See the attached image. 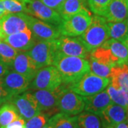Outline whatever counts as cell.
<instances>
[{
  "label": "cell",
  "instance_id": "cell-1",
  "mask_svg": "<svg viewBox=\"0 0 128 128\" xmlns=\"http://www.w3.org/2000/svg\"><path fill=\"white\" fill-rule=\"evenodd\" d=\"M54 65L59 71L63 83L70 85L78 81L90 71L89 60L76 56H69L56 52Z\"/></svg>",
  "mask_w": 128,
  "mask_h": 128
},
{
  "label": "cell",
  "instance_id": "cell-2",
  "mask_svg": "<svg viewBox=\"0 0 128 128\" xmlns=\"http://www.w3.org/2000/svg\"><path fill=\"white\" fill-rule=\"evenodd\" d=\"M90 53L101 46L110 38L108 22L105 17L95 15L86 31L79 36Z\"/></svg>",
  "mask_w": 128,
  "mask_h": 128
},
{
  "label": "cell",
  "instance_id": "cell-3",
  "mask_svg": "<svg viewBox=\"0 0 128 128\" xmlns=\"http://www.w3.org/2000/svg\"><path fill=\"white\" fill-rule=\"evenodd\" d=\"M92 18L91 14L86 8L68 18H64L58 28L62 36H79L90 25Z\"/></svg>",
  "mask_w": 128,
  "mask_h": 128
},
{
  "label": "cell",
  "instance_id": "cell-4",
  "mask_svg": "<svg viewBox=\"0 0 128 128\" xmlns=\"http://www.w3.org/2000/svg\"><path fill=\"white\" fill-rule=\"evenodd\" d=\"M110 81V78L100 77L89 71L78 81L68 86L70 90L80 96H90L105 90Z\"/></svg>",
  "mask_w": 128,
  "mask_h": 128
},
{
  "label": "cell",
  "instance_id": "cell-5",
  "mask_svg": "<svg viewBox=\"0 0 128 128\" xmlns=\"http://www.w3.org/2000/svg\"><path fill=\"white\" fill-rule=\"evenodd\" d=\"M62 83V78L58 69L55 66H48L38 70L29 88L32 90H53L60 87Z\"/></svg>",
  "mask_w": 128,
  "mask_h": 128
},
{
  "label": "cell",
  "instance_id": "cell-6",
  "mask_svg": "<svg viewBox=\"0 0 128 128\" xmlns=\"http://www.w3.org/2000/svg\"><path fill=\"white\" fill-rule=\"evenodd\" d=\"M38 69L54 64L57 52L55 41H38L29 50L26 51Z\"/></svg>",
  "mask_w": 128,
  "mask_h": 128
},
{
  "label": "cell",
  "instance_id": "cell-7",
  "mask_svg": "<svg viewBox=\"0 0 128 128\" xmlns=\"http://www.w3.org/2000/svg\"><path fill=\"white\" fill-rule=\"evenodd\" d=\"M57 108L61 112L68 115L79 114L85 109L83 96L72 91L69 89L68 85L64 84L63 90L58 97Z\"/></svg>",
  "mask_w": 128,
  "mask_h": 128
},
{
  "label": "cell",
  "instance_id": "cell-8",
  "mask_svg": "<svg viewBox=\"0 0 128 128\" xmlns=\"http://www.w3.org/2000/svg\"><path fill=\"white\" fill-rule=\"evenodd\" d=\"M57 52L69 56H76L87 59L90 53L82 43L80 36H66L60 35L55 40Z\"/></svg>",
  "mask_w": 128,
  "mask_h": 128
},
{
  "label": "cell",
  "instance_id": "cell-9",
  "mask_svg": "<svg viewBox=\"0 0 128 128\" xmlns=\"http://www.w3.org/2000/svg\"><path fill=\"white\" fill-rule=\"evenodd\" d=\"M28 17L29 15L26 13H10L1 17L0 36L2 39L4 40L7 36L29 28Z\"/></svg>",
  "mask_w": 128,
  "mask_h": 128
},
{
  "label": "cell",
  "instance_id": "cell-10",
  "mask_svg": "<svg viewBox=\"0 0 128 128\" xmlns=\"http://www.w3.org/2000/svg\"><path fill=\"white\" fill-rule=\"evenodd\" d=\"M9 102L16 107L20 117L25 121L41 112L36 97L31 92L13 96Z\"/></svg>",
  "mask_w": 128,
  "mask_h": 128
},
{
  "label": "cell",
  "instance_id": "cell-11",
  "mask_svg": "<svg viewBox=\"0 0 128 128\" xmlns=\"http://www.w3.org/2000/svg\"><path fill=\"white\" fill-rule=\"evenodd\" d=\"M27 10L28 14L56 27H58L63 21L61 16L56 9L46 6L41 0H28Z\"/></svg>",
  "mask_w": 128,
  "mask_h": 128
},
{
  "label": "cell",
  "instance_id": "cell-12",
  "mask_svg": "<svg viewBox=\"0 0 128 128\" xmlns=\"http://www.w3.org/2000/svg\"><path fill=\"white\" fill-rule=\"evenodd\" d=\"M28 25L34 38L38 41H55L60 36L58 27L30 15Z\"/></svg>",
  "mask_w": 128,
  "mask_h": 128
},
{
  "label": "cell",
  "instance_id": "cell-13",
  "mask_svg": "<svg viewBox=\"0 0 128 128\" xmlns=\"http://www.w3.org/2000/svg\"><path fill=\"white\" fill-rule=\"evenodd\" d=\"M2 80L5 90L12 97L26 91L31 84V80L14 70H9Z\"/></svg>",
  "mask_w": 128,
  "mask_h": 128
},
{
  "label": "cell",
  "instance_id": "cell-14",
  "mask_svg": "<svg viewBox=\"0 0 128 128\" xmlns=\"http://www.w3.org/2000/svg\"><path fill=\"white\" fill-rule=\"evenodd\" d=\"M11 69L23 75L31 81L35 78L39 70L27 52L24 51L18 52L12 63Z\"/></svg>",
  "mask_w": 128,
  "mask_h": 128
},
{
  "label": "cell",
  "instance_id": "cell-15",
  "mask_svg": "<svg viewBox=\"0 0 128 128\" xmlns=\"http://www.w3.org/2000/svg\"><path fill=\"white\" fill-rule=\"evenodd\" d=\"M3 41L18 51H28L36 43L32 31L28 28L5 37Z\"/></svg>",
  "mask_w": 128,
  "mask_h": 128
},
{
  "label": "cell",
  "instance_id": "cell-16",
  "mask_svg": "<svg viewBox=\"0 0 128 128\" xmlns=\"http://www.w3.org/2000/svg\"><path fill=\"white\" fill-rule=\"evenodd\" d=\"M86 112L100 115L102 112L113 102L110 99L106 90L90 96H83Z\"/></svg>",
  "mask_w": 128,
  "mask_h": 128
},
{
  "label": "cell",
  "instance_id": "cell-17",
  "mask_svg": "<svg viewBox=\"0 0 128 128\" xmlns=\"http://www.w3.org/2000/svg\"><path fill=\"white\" fill-rule=\"evenodd\" d=\"M64 86L53 90H36L33 94L36 97L41 111L50 112L57 108L58 100L60 92L63 90Z\"/></svg>",
  "mask_w": 128,
  "mask_h": 128
},
{
  "label": "cell",
  "instance_id": "cell-18",
  "mask_svg": "<svg viewBox=\"0 0 128 128\" xmlns=\"http://www.w3.org/2000/svg\"><path fill=\"white\" fill-rule=\"evenodd\" d=\"M103 17L107 22H118L128 18V0H111Z\"/></svg>",
  "mask_w": 128,
  "mask_h": 128
},
{
  "label": "cell",
  "instance_id": "cell-19",
  "mask_svg": "<svg viewBox=\"0 0 128 128\" xmlns=\"http://www.w3.org/2000/svg\"><path fill=\"white\" fill-rule=\"evenodd\" d=\"M100 116L102 124H115L128 120V111L122 106L112 103Z\"/></svg>",
  "mask_w": 128,
  "mask_h": 128
},
{
  "label": "cell",
  "instance_id": "cell-20",
  "mask_svg": "<svg viewBox=\"0 0 128 128\" xmlns=\"http://www.w3.org/2000/svg\"><path fill=\"white\" fill-rule=\"evenodd\" d=\"M110 84L117 89L128 92V65H118L112 67Z\"/></svg>",
  "mask_w": 128,
  "mask_h": 128
},
{
  "label": "cell",
  "instance_id": "cell-21",
  "mask_svg": "<svg viewBox=\"0 0 128 128\" xmlns=\"http://www.w3.org/2000/svg\"><path fill=\"white\" fill-rule=\"evenodd\" d=\"M102 46L108 48L112 54L119 60L120 64H128V49L122 41L109 38Z\"/></svg>",
  "mask_w": 128,
  "mask_h": 128
},
{
  "label": "cell",
  "instance_id": "cell-22",
  "mask_svg": "<svg viewBox=\"0 0 128 128\" xmlns=\"http://www.w3.org/2000/svg\"><path fill=\"white\" fill-rule=\"evenodd\" d=\"M48 123L54 128H80L77 116H71L61 112L52 116Z\"/></svg>",
  "mask_w": 128,
  "mask_h": 128
},
{
  "label": "cell",
  "instance_id": "cell-23",
  "mask_svg": "<svg viewBox=\"0 0 128 128\" xmlns=\"http://www.w3.org/2000/svg\"><path fill=\"white\" fill-rule=\"evenodd\" d=\"M90 58L96 60L98 62L108 65L110 67L120 65L119 60L112 54L111 50L108 48L103 46H100L92 51Z\"/></svg>",
  "mask_w": 128,
  "mask_h": 128
},
{
  "label": "cell",
  "instance_id": "cell-24",
  "mask_svg": "<svg viewBox=\"0 0 128 128\" xmlns=\"http://www.w3.org/2000/svg\"><path fill=\"white\" fill-rule=\"evenodd\" d=\"M86 8L85 0H64L56 11L64 19L78 13Z\"/></svg>",
  "mask_w": 128,
  "mask_h": 128
},
{
  "label": "cell",
  "instance_id": "cell-25",
  "mask_svg": "<svg viewBox=\"0 0 128 128\" xmlns=\"http://www.w3.org/2000/svg\"><path fill=\"white\" fill-rule=\"evenodd\" d=\"M19 117L16 107L9 101L5 102L0 108V128H5Z\"/></svg>",
  "mask_w": 128,
  "mask_h": 128
},
{
  "label": "cell",
  "instance_id": "cell-26",
  "mask_svg": "<svg viewBox=\"0 0 128 128\" xmlns=\"http://www.w3.org/2000/svg\"><path fill=\"white\" fill-rule=\"evenodd\" d=\"M108 28L110 38L123 42L128 36V19L118 22H108Z\"/></svg>",
  "mask_w": 128,
  "mask_h": 128
},
{
  "label": "cell",
  "instance_id": "cell-27",
  "mask_svg": "<svg viewBox=\"0 0 128 128\" xmlns=\"http://www.w3.org/2000/svg\"><path fill=\"white\" fill-rule=\"evenodd\" d=\"M78 118V122L80 128H103L100 116L89 112H82Z\"/></svg>",
  "mask_w": 128,
  "mask_h": 128
},
{
  "label": "cell",
  "instance_id": "cell-28",
  "mask_svg": "<svg viewBox=\"0 0 128 128\" xmlns=\"http://www.w3.org/2000/svg\"><path fill=\"white\" fill-rule=\"evenodd\" d=\"M18 50L14 48L4 41L0 42V62L6 64L10 69L14 58L18 54Z\"/></svg>",
  "mask_w": 128,
  "mask_h": 128
},
{
  "label": "cell",
  "instance_id": "cell-29",
  "mask_svg": "<svg viewBox=\"0 0 128 128\" xmlns=\"http://www.w3.org/2000/svg\"><path fill=\"white\" fill-rule=\"evenodd\" d=\"M106 90L110 96V99L117 105L122 106L127 110L128 109V92L122 89H117L112 86L110 84L106 88Z\"/></svg>",
  "mask_w": 128,
  "mask_h": 128
},
{
  "label": "cell",
  "instance_id": "cell-30",
  "mask_svg": "<svg viewBox=\"0 0 128 128\" xmlns=\"http://www.w3.org/2000/svg\"><path fill=\"white\" fill-rule=\"evenodd\" d=\"M27 1L28 0H2V2L7 14H10V13L27 14Z\"/></svg>",
  "mask_w": 128,
  "mask_h": 128
},
{
  "label": "cell",
  "instance_id": "cell-31",
  "mask_svg": "<svg viewBox=\"0 0 128 128\" xmlns=\"http://www.w3.org/2000/svg\"><path fill=\"white\" fill-rule=\"evenodd\" d=\"M89 63H90V71L91 73H94L100 77L110 78V71L112 67L100 62H98L96 60L92 58H90Z\"/></svg>",
  "mask_w": 128,
  "mask_h": 128
},
{
  "label": "cell",
  "instance_id": "cell-32",
  "mask_svg": "<svg viewBox=\"0 0 128 128\" xmlns=\"http://www.w3.org/2000/svg\"><path fill=\"white\" fill-rule=\"evenodd\" d=\"M49 113H44L41 112L38 114L32 117V118L26 120V128H41L47 124L48 121Z\"/></svg>",
  "mask_w": 128,
  "mask_h": 128
},
{
  "label": "cell",
  "instance_id": "cell-33",
  "mask_svg": "<svg viewBox=\"0 0 128 128\" xmlns=\"http://www.w3.org/2000/svg\"><path fill=\"white\" fill-rule=\"evenodd\" d=\"M111 0H88V6L92 13L103 16Z\"/></svg>",
  "mask_w": 128,
  "mask_h": 128
},
{
  "label": "cell",
  "instance_id": "cell-34",
  "mask_svg": "<svg viewBox=\"0 0 128 128\" xmlns=\"http://www.w3.org/2000/svg\"><path fill=\"white\" fill-rule=\"evenodd\" d=\"M12 96H10L7 92L5 90V89L3 87L2 78H0V105L4 104L6 102H9Z\"/></svg>",
  "mask_w": 128,
  "mask_h": 128
},
{
  "label": "cell",
  "instance_id": "cell-35",
  "mask_svg": "<svg viewBox=\"0 0 128 128\" xmlns=\"http://www.w3.org/2000/svg\"><path fill=\"white\" fill-rule=\"evenodd\" d=\"M5 128H26L25 120L22 117H19L18 119L9 124Z\"/></svg>",
  "mask_w": 128,
  "mask_h": 128
},
{
  "label": "cell",
  "instance_id": "cell-36",
  "mask_svg": "<svg viewBox=\"0 0 128 128\" xmlns=\"http://www.w3.org/2000/svg\"><path fill=\"white\" fill-rule=\"evenodd\" d=\"M41 1L46 6L56 10L59 7L60 5L63 3L64 0H41Z\"/></svg>",
  "mask_w": 128,
  "mask_h": 128
},
{
  "label": "cell",
  "instance_id": "cell-37",
  "mask_svg": "<svg viewBox=\"0 0 128 128\" xmlns=\"http://www.w3.org/2000/svg\"><path fill=\"white\" fill-rule=\"evenodd\" d=\"M9 70H10V68L6 64L0 62V78L4 77Z\"/></svg>",
  "mask_w": 128,
  "mask_h": 128
},
{
  "label": "cell",
  "instance_id": "cell-38",
  "mask_svg": "<svg viewBox=\"0 0 128 128\" xmlns=\"http://www.w3.org/2000/svg\"><path fill=\"white\" fill-rule=\"evenodd\" d=\"M108 125H110L111 128H128V121L125 120L120 123L115 124H108Z\"/></svg>",
  "mask_w": 128,
  "mask_h": 128
},
{
  "label": "cell",
  "instance_id": "cell-39",
  "mask_svg": "<svg viewBox=\"0 0 128 128\" xmlns=\"http://www.w3.org/2000/svg\"><path fill=\"white\" fill-rule=\"evenodd\" d=\"M6 12L4 8V6L3 4L2 0H0V18L2 17L3 16H4L5 14H6Z\"/></svg>",
  "mask_w": 128,
  "mask_h": 128
},
{
  "label": "cell",
  "instance_id": "cell-40",
  "mask_svg": "<svg viewBox=\"0 0 128 128\" xmlns=\"http://www.w3.org/2000/svg\"><path fill=\"white\" fill-rule=\"evenodd\" d=\"M41 128H53V127L50 125V124H48V122H47V124H45L44 127H42Z\"/></svg>",
  "mask_w": 128,
  "mask_h": 128
},
{
  "label": "cell",
  "instance_id": "cell-41",
  "mask_svg": "<svg viewBox=\"0 0 128 128\" xmlns=\"http://www.w3.org/2000/svg\"><path fill=\"white\" fill-rule=\"evenodd\" d=\"M123 43L125 44V46H127V48H128V36L124 39V41H123Z\"/></svg>",
  "mask_w": 128,
  "mask_h": 128
},
{
  "label": "cell",
  "instance_id": "cell-42",
  "mask_svg": "<svg viewBox=\"0 0 128 128\" xmlns=\"http://www.w3.org/2000/svg\"><path fill=\"white\" fill-rule=\"evenodd\" d=\"M102 126H103V128H111L110 125L108 124H102Z\"/></svg>",
  "mask_w": 128,
  "mask_h": 128
},
{
  "label": "cell",
  "instance_id": "cell-43",
  "mask_svg": "<svg viewBox=\"0 0 128 128\" xmlns=\"http://www.w3.org/2000/svg\"><path fill=\"white\" fill-rule=\"evenodd\" d=\"M1 41H2V38L0 37V42H1Z\"/></svg>",
  "mask_w": 128,
  "mask_h": 128
},
{
  "label": "cell",
  "instance_id": "cell-44",
  "mask_svg": "<svg viewBox=\"0 0 128 128\" xmlns=\"http://www.w3.org/2000/svg\"></svg>",
  "mask_w": 128,
  "mask_h": 128
},
{
  "label": "cell",
  "instance_id": "cell-45",
  "mask_svg": "<svg viewBox=\"0 0 128 128\" xmlns=\"http://www.w3.org/2000/svg\"></svg>",
  "mask_w": 128,
  "mask_h": 128
},
{
  "label": "cell",
  "instance_id": "cell-46",
  "mask_svg": "<svg viewBox=\"0 0 128 128\" xmlns=\"http://www.w3.org/2000/svg\"></svg>",
  "mask_w": 128,
  "mask_h": 128
},
{
  "label": "cell",
  "instance_id": "cell-47",
  "mask_svg": "<svg viewBox=\"0 0 128 128\" xmlns=\"http://www.w3.org/2000/svg\"></svg>",
  "mask_w": 128,
  "mask_h": 128
}]
</instances>
